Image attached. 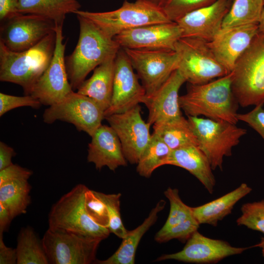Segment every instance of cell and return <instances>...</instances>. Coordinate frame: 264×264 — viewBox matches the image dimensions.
Returning <instances> with one entry per match:
<instances>
[{
  "label": "cell",
  "instance_id": "cell-16",
  "mask_svg": "<svg viewBox=\"0 0 264 264\" xmlns=\"http://www.w3.org/2000/svg\"><path fill=\"white\" fill-rule=\"evenodd\" d=\"M182 36L178 24L170 22L125 30L113 39L122 48L175 50L176 44Z\"/></svg>",
  "mask_w": 264,
  "mask_h": 264
},
{
  "label": "cell",
  "instance_id": "cell-19",
  "mask_svg": "<svg viewBox=\"0 0 264 264\" xmlns=\"http://www.w3.org/2000/svg\"><path fill=\"white\" fill-rule=\"evenodd\" d=\"M258 32L257 24L222 28L208 44L219 62L231 72Z\"/></svg>",
  "mask_w": 264,
  "mask_h": 264
},
{
  "label": "cell",
  "instance_id": "cell-11",
  "mask_svg": "<svg viewBox=\"0 0 264 264\" xmlns=\"http://www.w3.org/2000/svg\"><path fill=\"white\" fill-rule=\"evenodd\" d=\"M123 49L136 71L146 95L154 93L178 67L180 56L176 50Z\"/></svg>",
  "mask_w": 264,
  "mask_h": 264
},
{
  "label": "cell",
  "instance_id": "cell-5",
  "mask_svg": "<svg viewBox=\"0 0 264 264\" xmlns=\"http://www.w3.org/2000/svg\"><path fill=\"white\" fill-rule=\"evenodd\" d=\"M74 14L89 20L113 38L125 30L149 24L172 22L161 8L144 0H125L119 8L106 12L78 10Z\"/></svg>",
  "mask_w": 264,
  "mask_h": 264
},
{
  "label": "cell",
  "instance_id": "cell-33",
  "mask_svg": "<svg viewBox=\"0 0 264 264\" xmlns=\"http://www.w3.org/2000/svg\"><path fill=\"white\" fill-rule=\"evenodd\" d=\"M99 197L106 205L109 217L108 229L110 232L123 239L128 230L123 224L120 214L121 194H106L97 191Z\"/></svg>",
  "mask_w": 264,
  "mask_h": 264
},
{
  "label": "cell",
  "instance_id": "cell-9",
  "mask_svg": "<svg viewBox=\"0 0 264 264\" xmlns=\"http://www.w3.org/2000/svg\"><path fill=\"white\" fill-rule=\"evenodd\" d=\"M49 264L94 263L102 240L58 229L48 228L42 239Z\"/></svg>",
  "mask_w": 264,
  "mask_h": 264
},
{
  "label": "cell",
  "instance_id": "cell-34",
  "mask_svg": "<svg viewBox=\"0 0 264 264\" xmlns=\"http://www.w3.org/2000/svg\"><path fill=\"white\" fill-rule=\"evenodd\" d=\"M217 0H168L162 9L172 22L178 20L188 13L209 6Z\"/></svg>",
  "mask_w": 264,
  "mask_h": 264
},
{
  "label": "cell",
  "instance_id": "cell-15",
  "mask_svg": "<svg viewBox=\"0 0 264 264\" xmlns=\"http://www.w3.org/2000/svg\"><path fill=\"white\" fill-rule=\"evenodd\" d=\"M124 49L119 50L115 58L112 95L105 117L124 112L142 103L146 92Z\"/></svg>",
  "mask_w": 264,
  "mask_h": 264
},
{
  "label": "cell",
  "instance_id": "cell-49",
  "mask_svg": "<svg viewBox=\"0 0 264 264\" xmlns=\"http://www.w3.org/2000/svg\"><path fill=\"white\" fill-rule=\"evenodd\" d=\"M263 1H264V0H263Z\"/></svg>",
  "mask_w": 264,
  "mask_h": 264
},
{
  "label": "cell",
  "instance_id": "cell-4",
  "mask_svg": "<svg viewBox=\"0 0 264 264\" xmlns=\"http://www.w3.org/2000/svg\"><path fill=\"white\" fill-rule=\"evenodd\" d=\"M232 72V89L239 105L264 104V33L258 32Z\"/></svg>",
  "mask_w": 264,
  "mask_h": 264
},
{
  "label": "cell",
  "instance_id": "cell-29",
  "mask_svg": "<svg viewBox=\"0 0 264 264\" xmlns=\"http://www.w3.org/2000/svg\"><path fill=\"white\" fill-rule=\"evenodd\" d=\"M17 264H48L49 262L42 242L33 228H22L17 238Z\"/></svg>",
  "mask_w": 264,
  "mask_h": 264
},
{
  "label": "cell",
  "instance_id": "cell-24",
  "mask_svg": "<svg viewBox=\"0 0 264 264\" xmlns=\"http://www.w3.org/2000/svg\"><path fill=\"white\" fill-rule=\"evenodd\" d=\"M166 201L159 200L151 211L148 217L138 227L128 231L126 236L117 250L109 258L104 260H96L98 264H133L139 243L149 228L156 222L158 214L165 207Z\"/></svg>",
  "mask_w": 264,
  "mask_h": 264
},
{
  "label": "cell",
  "instance_id": "cell-6",
  "mask_svg": "<svg viewBox=\"0 0 264 264\" xmlns=\"http://www.w3.org/2000/svg\"><path fill=\"white\" fill-rule=\"evenodd\" d=\"M88 188L84 184H78L53 205L48 214V228L102 241L108 237L109 229L95 222L86 210L85 193Z\"/></svg>",
  "mask_w": 264,
  "mask_h": 264
},
{
  "label": "cell",
  "instance_id": "cell-45",
  "mask_svg": "<svg viewBox=\"0 0 264 264\" xmlns=\"http://www.w3.org/2000/svg\"><path fill=\"white\" fill-rule=\"evenodd\" d=\"M154 5L161 8L168 0H144Z\"/></svg>",
  "mask_w": 264,
  "mask_h": 264
},
{
  "label": "cell",
  "instance_id": "cell-26",
  "mask_svg": "<svg viewBox=\"0 0 264 264\" xmlns=\"http://www.w3.org/2000/svg\"><path fill=\"white\" fill-rule=\"evenodd\" d=\"M77 0H19L18 12L40 16L63 25L66 15L80 10Z\"/></svg>",
  "mask_w": 264,
  "mask_h": 264
},
{
  "label": "cell",
  "instance_id": "cell-27",
  "mask_svg": "<svg viewBox=\"0 0 264 264\" xmlns=\"http://www.w3.org/2000/svg\"><path fill=\"white\" fill-rule=\"evenodd\" d=\"M153 132L160 137L171 150L195 145L197 138L187 119H177L153 124Z\"/></svg>",
  "mask_w": 264,
  "mask_h": 264
},
{
  "label": "cell",
  "instance_id": "cell-22",
  "mask_svg": "<svg viewBox=\"0 0 264 264\" xmlns=\"http://www.w3.org/2000/svg\"><path fill=\"white\" fill-rule=\"evenodd\" d=\"M171 165L183 168L195 176L212 194L216 184L210 164L198 146H189L172 150L164 165Z\"/></svg>",
  "mask_w": 264,
  "mask_h": 264
},
{
  "label": "cell",
  "instance_id": "cell-36",
  "mask_svg": "<svg viewBox=\"0 0 264 264\" xmlns=\"http://www.w3.org/2000/svg\"><path fill=\"white\" fill-rule=\"evenodd\" d=\"M199 225L195 217H193L176 225L165 229H160L155 234L154 240L160 243L173 239H177L184 242L198 230Z\"/></svg>",
  "mask_w": 264,
  "mask_h": 264
},
{
  "label": "cell",
  "instance_id": "cell-38",
  "mask_svg": "<svg viewBox=\"0 0 264 264\" xmlns=\"http://www.w3.org/2000/svg\"><path fill=\"white\" fill-rule=\"evenodd\" d=\"M41 106L40 102L31 95L18 96L0 93V116L17 108L30 107L38 109Z\"/></svg>",
  "mask_w": 264,
  "mask_h": 264
},
{
  "label": "cell",
  "instance_id": "cell-35",
  "mask_svg": "<svg viewBox=\"0 0 264 264\" xmlns=\"http://www.w3.org/2000/svg\"><path fill=\"white\" fill-rule=\"evenodd\" d=\"M241 212V216L237 220L238 225L264 234V199L243 204Z\"/></svg>",
  "mask_w": 264,
  "mask_h": 264
},
{
  "label": "cell",
  "instance_id": "cell-30",
  "mask_svg": "<svg viewBox=\"0 0 264 264\" xmlns=\"http://www.w3.org/2000/svg\"><path fill=\"white\" fill-rule=\"evenodd\" d=\"M264 8L263 0H233L222 28L258 24Z\"/></svg>",
  "mask_w": 264,
  "mask_h": 264
},
{
  "label": "cell",
  "instance_id": "cell-28",
  "mask_svg": "<svg viewBox=\"0 0 264 264\" xmlns=\"http://www.w3.org/2000/svg\"><path fill=\"white\" fill-rule=\"evenodd\" d=\"M31 189L28 180L12 181L0 186V203L13 219L26 213L31 203Z\"/></svg>",
  "mask_w": 264,
  "mask_h": 264
},
{
  "label": "cell",
  "instance_id": "cell-3",
  "mask_svg": "<svg viewBox=\"0 0 264 264\" xmlns=\"http://www.w3.org/2000/svg\"><path fill=\"white\" fill-rule=\"evenodd\" d=\"M56 44L55 31L32 47L12 51L0 42V80L20 86L25 95L32 89L49 66Z\"/></svg>",
  "mask_w": 264,
  "mask_h": 264
},
{
  "label": "cell",
  "instance_id": "cell-18",
  "mask_svg": "<svg viewBox=\"0 0 264 264\" xmlns=\"http://www.w3.org/2000/svg\"><path fill=\"white\" fill-rule=\"evenodd\" d=\"M231 3L217 0L212 4L192 11L176 22L182 30V37L211 41L222 28Z\"/></svg>",
  "mask_w": 264,
  "mask_h": 264
},
{
  "label": "cell",
  "instance_id": "cell-8",
  "mask_svg": "<svg viewBox=\"0 0 264 264\" xmlns=\"http://www.w3.org/2000/svg\"><path fill=\"white\" fill-rule=\"evenodd\" d=\"M175 50L180 56L177 69L190 84H205L230 73L217 59L204 40L181 37Z\"/></svg>",
  "mask_w": 264,
  "mask_h": 264
},
{
  "label": "cell",
  "instance_id": "cell-23",
  "mask_svg": "<svg viewBox=\"0 0 264 264\" xmlns=\"http://www.w3.org/2000/svg\"><path fill=\"white\" fill-rule=\"evenodd\" d=\"M116 55L97 66L92 76L77 89L78 93L93 100L105 112L109 108L112 98Z\"/></svg>",
  "mask_w": 264,
  "mask_h": 264
},
{
  "label": "cell",
  "instance_id": "cell-44",
  "mask_svg": "<svg viewBox=\"0 0 264 264\" xmlns=\"http://www.w3.org/2000/svg\"><path fill=\"white\" fill-rule=\"evenodd\" d=\"M13 219L7 209L0 203V234H3L8 230Z\"/></svg>",
  "mask_w": 264,
  "mask_h": 264
},
{
  "label": "cell",
  "instance_id": "cell-40",
  "mask_svg": "<svg viewBox=\"0 0 264 264\" xmlns=\"http://www.w3.org/2000/svg\"><path fill=\"white\" fill-rule=\"evenodd\" d=\"M32 174V171L13 163L0 170V186L12 181L28 180Z\"/></svg>",
  "mask_w": 264,
  "mask_h": 264
},
{
  "label": "cell",
  "instance_id": "cell-20",
  "mask_svg": "<svg viewBox=\"0 0 264 264\" xmlns=\"http://www.w3.org/2000/svg\"><path fill=\"white\" fill-rule=\"evenodd\" d=\"M186 80L178 69L154 93L145 95L142 103L148 110L147 122L151 125L158 122L175 120L182 116L178 92Z\"/></svg>",
  "mask_w": 264,
  "mask_h": 264
},
{
  "label": "cell",
  "instance_id": "cell-31",
  "mask_svg": "<svg viewBox=\"0 0 264 264\" xmlns=\"http://www.w3.org/2000/svg\"><path fill=\"white\" fill-rule=\"evenodd\" d=\"M171 151L160 137L153 133L137 164V172L142 176L149 177L155 169L164 165Z\"/></svg>",
  "mask_w": 264,
  "mask_h": 264
},
{
  "label": "cell",
  "instance_id": "cell-13",
  "mask_svg": "<svg viewBox=\"0 0 264 264\" xmlns=\"http://www.w3.org/2000/svg\"><path fill=\"white\" fill-rule=\"evenodd\" d=\"M105 119L118 136L127 161L137 164L152 136L151 125L142 119L140 105L122 113L106 116Z\"/></svg>",
  "mask_w": 264,
  "mask_h": 264
},
{
  "label": "cell",
  "instance_id": "cell-43",
  "mask_svg": "<svg viewBox=\"0 0 264 264\" xmlns=\"http://www.w3.org/2000/svg\"><path fill=\"white\" fill-rule=\"evenodd\" d=\"M16 153L14 149L5 143L0 142V170L13 164L12 158Z\"/></svg>",
  "mask_w": 264,
  "mask_h": 264
},
{
  "label": "cell",
  "instance_id": "cell-1",
  "mask_svg": "<svg viewBox=\"0 0 264 264\" xmlns=\"http://www.w3.org/2000/svg\"><path fill=\"white\" fill-rule=\"evenodd\" d=\"M232 72L208 83L190 84L186 94L179 97V106L188 116L237 124L238 103L232 89Z\"/></svg>",
  "mask_w": 264,
  "mask_h": 264
},
{
  "label": "cell",
  "instance_id": "cell-42",
  "mask_svg": "<svg viewBox=\"0 0 264 264\" xmlns=\"http://www.w3.org/2000/svg\"><path fill=\"white\" fill-rule=\"evenodd\" d=\"M17 261L16 248L7 246L3 242V234H0V264H15Z\"/></svg>",
  "mask_w": 264,
  "mask_h": 264
},
{
  "label": "cell",
  "instance_id": "cell-48",
  "mask_svg": "<svg viewBox=\"0 0 264 264\" xmlns=\"http://www.w3.org/2000/svg\"><path fill=\"white\" fill-rule=\"evenodd\" d=\"M230 2H231V3H232L233 0H228Z\"/></svg>",
  "mask_w": 264,
  "mask_h": 264
},
{
  "label": "cell",
  "instance_id": "cell-47",
  "mask_svg": "<svg viewBox=\"0 0 264 264\" xmlns=\"http://www.w3.org/2000/svg\"><path fill=\"white\" fill-rule=\"evenodd\" d=\"M259 246L262 248V253L263 256L264 257V238L262 240V242L259 244Z\"/></svg>",
  "mask_w": 264,
  "mask_h": 264
},
{
  "label": "cell",
  "instance_id": "cell-17",
  "mask_svg": "<svg viewBox=\"0 0 264 264\" xmlns=\"http://www.w3.org/2000/svg\"><path fill=\"white\" fill-rule=\"evenodd\" d=\"M247 248L233 246L226 241L208 238L197 230L181 251L162 255L155 261L174 260L189 263H216L228 257L240 254Z\"/></svg>",
  "mask_w": 264,
  "mask_h": 264
},
{
  "label": "cell",
  "instance_id": "cell-41",
  "mask_svg": "<svg viewBox=\"0 0 264 264\" xmlns=\"http://www.w3.org/2000/svg\"><path fill=\"white\" fill-rule=\"evenodd\" d=\"M19 0H0V20L2 22L20 14L18 12Z\"/></svg>",
  "mask_w": 264,
  "mask_h": 264
},
{
  "label": "cell",
  "instance_id": "cell-25",
  "mask_svg": "<svg viewBox=\"0 0 264 264\" xmlns=\"http://www.w3.org/2000/svg\"><path fill=\"white\" fill-rule=\"evenodd\" d=\"M252 189L242 183L235 190L201 206L192 207L193 215L199 224L216 226L218 222L231 213L236 203L251 192Z\"/></svg>",
  "mask_w": 264,
  "mask_h": 264
},
{
  "label": "cell",
  "instance_id": "cell-32",
  "mask_svg": "<svg viewBox=\"0 0 264 264\" xmlns=\"http://www.w3.org/2000/svg\"><path fill=\"white\" fill-rule=\"evenodd\" d=\"M170 203V212L162 229H165L181 223L194 217L192 207L185 204L180 198L176 188L169 187L164 192Z\"/></svg>",
  "mask_w": 264,
  "mask_h": 264
},
{
  "label": "cell",
  "instance_id": "cell-46",
  "mask_svg": "<svg viewBox=\"0 0 264 264\" xmlns=\"http://www.w3.org/2000/svg\"><path fill=\"white\" fill-rule=\"evenodd\" d=\"M259 31L264 33V8L262 11L258 24Z\"/></svg>",
  "mask_w": 264,
  "mask_h": 264
},
{
  "label": "cell",
  "instance_id": "cell-37",
  "mask_svg": "<svg viewBox=\"0 0 264 264\" xmlns=\"http://www.w3.org/2000/svg\"><path fill=\"white\" fill-rule=\"evenodd\" d=\"M85 207L88 214L95 222L108 228V209L97 191L88 188L85 193Z\"/></svg>",
  "mask_w": 264,
  "mask_h": 264
},
{
  "label": "cell",
  "instance_id": "cell-21",
  "mask_svg": "<svg viewBox=\"0 0 264 264\" xmlns=\"http://www.w3.org/2000/svg\"><path fill=\"white\" fill-rule=\"evenodd\" d=\"M91 137L87 160L93 163L96 169L106 166L115 171L120 166L127 165L119 138L110 126L101 125Z\"/></svg>",
  "mask_w": 264,
  "mask_h": 264
},
{
  "label": "cell",
  "instance_id": "cell-14",
  "mask_svg": "<svg viewBox=\"0 0 264 264\" xmlns=\"http://www.w3.org/2000/svg\"><path fill=\"white\" fill-rule=\"evenodd\" d=\"M3 22L0 42L9 49L16 52L35 46L54 32L56 27L53 21L33 14H19Z\"/></svg>",
  "mask_w": 264,
  "mask_h": 264
},
{
  "label": "cell",
  "instance_id": "cell-12",
  "mask_svg": "<svg viewBox=\"0 0 264 264\" xmlns=\"http://www.w3.org/2000/svg\"><path fill=\"white\" fill-rule=\"evenodd\" d=\"M63 25L56 24V44L52 58L30 94L45 106H50L60 102L73 91L66 65V43L63 42Z\"/></svg>",
  "mask_w": 264,
  "mask_h": 264
},
{
  "label": "cell",
  "instance_id": "cell-10",
  "mask_svg": "<svg viewBox=\"0 0 264 264\" xmlns=\"http://www.w3.org/2000/svg\"><path fill=\"white\" fill-rule=\"evenodd\" d=\"M43 117L49 124L58 120L71 123L78 131L92 136L102 125L105 111L91 98L73 91L60 102L49 106Z\"/></svg>",
  "mask_w": 264,
  "mask_h": 264
},
{
  "label": "cell",
  "instance_id": "cell-2",
  "mask_svg": "<svg viewBox=\"0 0 264 264\" xmlns=\"http://www.w3.org/2000/svg\"><path fill=\"white\" fill-rule=\"evenodd\" d=\"M79 36L72 53L65 57L68 78L73 91L85 80L87 75L120 49L117 42L104 33L89 20L76 15Z\"/></svg>",
  "mask_w": 264,
  "mask_h": 264
},
{
  "label": "cell",
  "instance_id": "cell-7",
  "mask_svg": "<svg viewBox=\"0 0 264 264\" xmlns=\"http://www.w3.org/2000/svg\"><path fill=\"white\" fill-rule=\"evenodd\" d=\"M187 119L212 170H222L224 157L231 156L233 147L239 144L246 130L225 121L190 116Z\"/></svg>",
  "mask_w": 264,
  "mask_h": 264
},
{
  "label": "cell",
  "instance_id": "cell-39",
  "mask_svg": "<svg viewBox=\"0 0 264 264\" xmlns=\"http://www.w3.org/2000/svg\"><path fill=\"white\" fill-rule=\"evenodd\" d=\"M264 104L255 106L254 109L245 113H238L239 121H243L255 130L264 140Z\"/></svg>",
  "mask_w": 264,
  "mask_h": 264
}]
</instances>
